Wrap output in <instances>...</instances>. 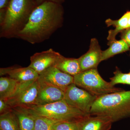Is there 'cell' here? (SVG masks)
Masks as SVG:
<instances>
[{
  "mask_svg": "<svg viewBox=\"0 0 130 130\" xmlns=\"http://www.w3.org/2000/svg\"><path fill=\"white\" fill-rule=\"evenodd\" d=\"M128 28H130V11H129V18H128Z\"/></svg>",
  "mask_w": 130,
  "mask_h": 130,
  "instance_id": "4316f807",
  "label": "cell"
},
{
  "mask_svg": "<svg viewBox=\"0 0 130 130\" xmlns=\"http://www.w3.org/2000/svg\"><path fill=\"white\" fill-rule=\"evenodd\" d=\"M38 80L58 88L64 92L68 86L74 83V77L63 72L55 66L39 74Z\"/></svg>",
  "mask_w": 130,
  "mask_h": 130,
  "instance_id": "ba28073f",
  "label": "cell"
},
{
  "mask_svg": "<svg viewBox=\"0 0 130 130\" xmlns=\"http://www.w3.org/2000/svg\"><path fill=\"white\" fill-rule=\"evenodd\" d=\"M107 44L109 47L102 51L101 61L107 60L116 55L124 53L130 50L128 44L122 39L119 40L115 39L109 41L108 42Z\"/></svg>",
  "mask_w": 130,
  "mask_h": 130,
  "instance_id": "e0dca14e",
  "label": "cell"
},
{
  "mask_svg": "<svg viewBox=\"0 0 130 130\" xmlns=\"http://www.w3.org/2000/svg\"><path fill=\"white\" fill-rule=\"evenodd\" d=\"M129 73H130V72H129Z\"/></svg>",
  "mask_w": 130,
  "mask_h": 130,
  "instance_id": "83f0119b",
  "label": "cell"
},
{
  "mask_svg": "<svg viewBox=\"0 0 130 130\" xmlns=\"http://www.w3.org/2000/svg\"><path fill=\"white\" fill-rule=\"evenodd\" d=\"M120 33L121 39L125 41L130 47V28L123 31Z\"/></svg>",
  "mask_w": 130,
  "mask_h": 130,
  "instance_id": "cb8c5ba5",
  "label": "cell"
},
{
  "mask_svg": "<svg viewBox=\"0 0 130 130\" xmlns=\"http://www.w3.org/2000/svg\"><path fill=\"white\" fill-rule=\"evenodd\" d=\"M64 13L61 4L45 2L38 5L17 38L32 44L44 41L62 26Z\"/></svg>",
  "mask_w": 130,
  "mask_h": 130,
  "instance_id": "6da1fadb",
  "label": "cell"
},
{
  "mask_svg": "<svg viewBox=\"0 0 130 130\" xmlns=\"http://www.w3.org/2000/svg\"><path fill=\"white\" fill-rule=\"evenodd\" d=\"M89 115L105 117L112 123L130 118V90H123L97 98Z\"/></svg>",
  "mask_w": 130,
  "mask_h": 130,
  "instance_id": "7a4b0ae2",
  "label": "cell"
},
{
  "mask_svg": "<svg viewBox=\"0 0 130 130\" xmlns=\"http://www.w3.org/2000/svg\"><path fill=\"white\" fill-rule=\"evenodd\" d=\"M7 74L9 77L21 83H26L37 80L39 74L31 68L12 67L1 68V76Z\"/></svg>",
  "mask_w": 130,
  "mask_h": 130,
  "instance_id": "7c38bea8",
  "label": "cell"
},
{
  "mask_svg": "<svg viewBox=\"0 0 130 130\" xmlns=\"http://www.w3.org/2000/svg\"><path fill=\"white\" fill-rule=\"evenodd\" d=\"M23 83L10 77H1L0 99L6 101L13 96Z\"/></svg>",
  "mask_w": 130,
  "mask_h": 130,
  "instance_id": "5bb4252c",
  "label": "cell"
},
{
  "mask_svg": "<svg viewBox=\"0 0 130 130\" xmlns=\"http://www.w3.org/2000/svg\"><path fill=\"white\" fill-rule=\"evenodd\" d=\"M12 108L5 100L0 99V113L1 114L11 111Z\"/></svg>",
  "mask_w": 130,
  "mask_h": 130,
  "instance_id": "603a6c76",
  "label": "cell"
},
{
  "mask_svg": "<svg viewBox=\"0 0 130 130\" xmlns=\"http://www.w3.org/2000/svg\"><path fill=\"white\" fill-rule=\"evenodd\" d=\"M61 55L53 49L37 53L31 56L29 66L35 70L38 74L44 72L50 68L55 66Z\"/></svg>",
  "mask_w": 130,
  "mask_h": 130,
  "instance_id": "9c48e42d",
  "label": "cell"
},
{
  "mask_svg": "<svg viewBox=\"0 0 130 130\" xmlns=\"http://www.w3.org/2000/svg\"><path fill=\"white\" fill-rule=\"evenodd\" d=\"M35 0H11L3 23L0 37L17 38L28 23L31 12L38 5Z\"/></svg>",
  "mask_w": 130,
  "mask_h": 130,
  "instance_id": "3957f363",
  "label": "cell"
},
{
  "mask_svg": "<svg viewBox=\"0 0 130 130\" xmlns=\"http://www.w3.org/2000/svg\"><path fill=\"white\" fill-rule=\"evenodd\" d=\"M39 90L38 79L32 82L24 83L21 85L13 96L5 101L12 108L34 105L36 101Z\"/></svg>",
  "mask_w": 130,
  "mask_h": 130,
  "instance_id": "52a82bcc",
  "label": "cell"
},
{
  "mask_svg": "<svg viewBox=\"0 0 130 130\" xmlns=\"http://www.w3.org/2000/svg\"><path fill=\"white\" fill-rule=\"evenodd\" d=\"M34 116L35 125L33 130H54L55 125L61 121L44 117Z\"/></svg>",
  "mask_w": 130,
  "mask_h": 130,
  "instance_id": "ffe728a7",
  "label": "cell"
},
{
  "mask_svg": "<svg viewBox=\"0 0 130 130\" xmlns=\"http://www.w3.org/2000/svg\"><path fill=\"white\" fill-rule=\"evenodd\" d=\"M97 97L74 83L71 84L65 92V101L68 105L89 115L91 107Z\"/></svg>",
  "mask_w": 130,
  "mask_h": 130,
  "instance_id": "8992f818",
  "label": "cell"
},
{
  "mask_svg": "<svg viewBox=\"0 0 130 130\" xmlns=\"http://www.w3.org/2000/svg\"><path fill=\"white\" fill-rule=\"evenodd\" d=\"M74 77V83L92 95L98 98L107 94L119 92L123 89L112 86L100 75L97 69L81 72Z\"/></svg>",
  "mask_w": 130,
  "mask_h": 130,
  "instance_id": "5b68a950",
  "label": "cell"
},
{
  "mask_svg": "<svg viewBox=\"0 0 130 130\" xmlns=\"http://www.w3.org/2000/svg\"><path fill=\"white\" fill-rule=\"evenodd\" d=\"M18 107L33 116L61 121L77 123L88 115L79 109L71 106L64 100L46 105Z\"/></svg>",
  "mask_w": 130,
  "mask_h": 130,
  "instance_id": "277c9868",
  "label": "cell"
},
{
  "mask_svg": "<svg viewBox=\"0 0 130 130\" xmlns=\"http://www.w3.org/2000/svg\"><path fill=\"white\" fill-rule=\"evenodd\" d=\"M54 130H78L77 123L59 121L54 126Z\"/></svg>",
  "mask_w": 130,
  "mask_h": 130,
  "instance_id": "7402d4cb",
  "label": "cell"
},
{
  "mask_svg": "<svg viewBox=\"0 0 130 130\" xmlns=\"http://www.w3.org/2000/svg\"><path fill=\"white\" fill-rule=\"evenodd\" d=\"M1 130H20L18 119L12 110L1 114Z\"/></svg>",
  "mask_w": 130,
  "mask_h": 130,
  "instance_id": "d6986e66",
  "label": "cell"
},
{
  "mask_svg": "<svg viewBox=\"0 0 130 130\" xmlns=\"http://www.w3.org/2000/svg\"><path fill=\"white\" fill-rule=\"evenodd\" d=\"M18 122L20 130H33L35 117L19 107L13 108Z\"/></svg>",
  "mask_w": 130,
  "mask_h": 130,
  "instance_id": "ac0fdd59",
  "label": "cell"
},
{
  "mask_svg": "<svg viewBox=\"0 0 130 130\" xmlns=\"http://www.w3.org/2000/svg\"><path fill=\"white\" fill-rule=\"evenodd\" d=\"M129 11L126 12L122 17L117 20H113L110 19H107L105 23L108 27L112 26L115 27L114 29L108 31L107 37L108 41H113L116 39V35L128 28Z\"/></svg>",
  "mask_w": 130,
  "mask_h": 130,
  "instance_id": "2e32d148",
  "label": "cell"
},
{
  "mask_svg": "<svg viewBox=\"0 0 130 130\" xmlns=\"http://www.w3.org/2000/svg\"><path fill=\"white\" fill-rule=\"evenodd\" d=\"M102 51L97 39H91L88 51L78 58L81 72L97 69L101 62Z\"/></svg>",
  "mask_w": 130,
  "mask_h": 130,
  "instance_id": "30bf717a",
  "label": "cell"
},
{
  "mask_svg": "<svg viewBox=\"0 0 130 130\" xmlns=\"http://www.w3.org/2000/svg\"><path fill=\"white\" fill-rule=\"evenodd\" d=\"M35 1H36L38 5H40L45 2H51L62 5V3L64 2L65 0H35Z\"/></svg>",
  "mask_w": 130,
  "mask_h": 130,
  "instance_id": "484cf974",
  "label": "cell"
},
{
  "mask_svg": "<svg viewBox=\"0 0 130 130\" xmlns=\"http://www.w3.org/2000/svg\"><path fill=\"white\" fill-rule=\"evenodd\" d=\"M11 0H0V9H7Z\"/></svg>",
  "mask_w": 130,
  "mask_h": 130,
  "instance_id": "d4e9b609",
  "label": "cell"
},
{
  "mask_svg": "<svg viewBox=\"0 0 130 130\" xmlns=\"http://www.w3.org/2000/svg\"><path fill=\"white\" fill-rule=\"evenodd\" d=\"M114 76L109 78L110 83L112 86H115L119 84L130 85V73H124L116 67V70L113 72Z\"/></svg>",
  "mask_w": 130,
  "mask_h": 130,
  "instance_id": "44dd1931",
  "label": "cell"
},
{
  "mask_svg": "<svg viewBox=\"0 0 130 130\" xmlns=\"http://www.w3.org/2000/svg\"><path fill=\"white\" fill-rule=\"evenodd\" d=\"M77 123L78 130H109L112 123L105 117L89 115Z\"/></svg>",
  "mask_w": 130,
  "mask_h": 130,
  "instance_id": "4fadbf2b",
  "label": "cell"
},
{
  "mask_svg": "<svg viewBox=\"0 0 130 130\" xmlns=\"http://www.w3.org/2000/svg\"><path fill=\"white\" fill-rule=\"evenodd\" d=\"M38 81L39 90L35 105H42L64 100L65 92L60 89Z\"/></svg>",
  "mask_w": 130,
  "mask_h": 130,
  "instance_id": "8fae6325",
  "label": "cell"
},
{
  "mask_svg": "<svg viewBox=\"0 0 130 130\" xmlns=\"http://www.w3.org/2000/svg\"><path fill=\"white\" fill-rule=\"evenodd\" d=\"M55 67L73 76L81 72L78 58H66L61 55Z\"/></svg>",
  "mask_w": 130,
  "mask_h": 130,
  "instance_id": "9a60e30c",
  "label": "cell"
}]
</instances>
